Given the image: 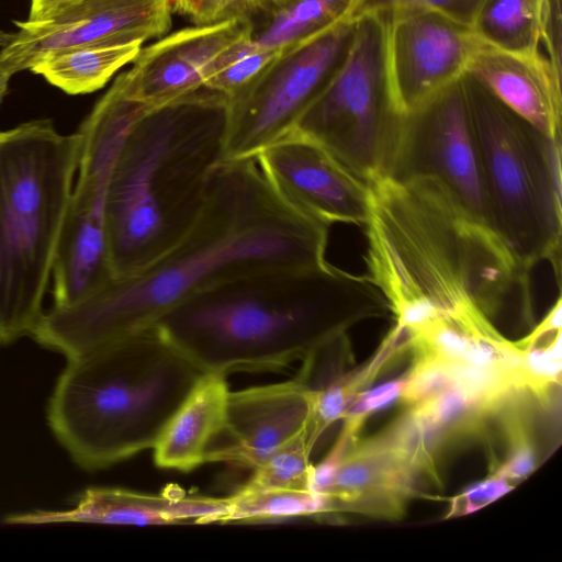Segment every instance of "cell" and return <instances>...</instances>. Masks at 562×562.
Masks as SVG:
<instances>
[{
	"instance_id": "cell-11",
	"label": "cell",
	"mask_w": 562,
	"mask_h": 562,
	"mask_svg": "<svg viewBox=\"0 0 562 562\" xmlns=\"http://www.w3.org/2000/svg\"><path fill=\"white\" fill-rule=\"evenodd\" d=\"M461 78L402 114L384 178H436L487 223L479 151Z\"/></svg>"
},
{
	"instance_id": "cell-9",
	"label": "cell",
	"mask_w": 562,
	"mask_h": 562,
	"mask_svg": "<svg viewBox=\"0 0 562 562\" xmlns=\"http://www.w3.org/2000/svg\"><path fill=\"white\" fill-rule=\"evenodd\" d=\"M145 111L146 108L127 99L113 82L77 131L78 177L52 276L56 307L74 305L113 279L106 227L110 172L124 133Z\"/></svg>"
},
{
	"instance_id": "cell-26",
	"label": "cell",
	"mask_w": 562,
	"mask_h": 562,
	"mask_svg": "<svg viewBox=\"0 0 562 562\" xmlns=\"http://www.w3.org/2000/svg\"><path fill=\"white\" fill-rule=\"evenodd\" d=\"M482 0H357L353 16L366 12L390 14L403 10H434L471 26Z\"/></svg>"
},
{
	"instance_id": "cell-29",
	"label": "cell",
	"mask_w": 562,
	"mask_h": 562,
	"mask_svg": "<svg viewBox=\"0 0 562 562\" xmlns=\"http://www.w3.org/2000/svg\"><path fill=\"white\" fill-rule=\"evenodd\" d=\"M406 381L405 379L392 380L367 390L346 412L350 416H360L390 406L403 395Z\"/></svg>"
},
{
	"instance_id": "cell-3",
	"label": "cell",
	"mask_w": 562,
	"mask_h": 562,
	"mask_svg": "<svg viewBox=\"0 0 562 562\" xmlns=\"http://www.w3.org/2000/svg\"><path fill=\"white\" fill-rule=\"evenodd\" d=\"M389 304L366 276L326 260L255 271L187 299L157 325L204 371H278Z\"/></svg>"
},
{
	"instance_id": "cell-23",
	"label": "cell",
	"mask_w": 562,
	"mask_h": 562,
	"mask_svg": "<svg viewBox=\"0 0 562 562\" xmlns=\"http://www.w3.org/2000/svg\"><path fill=\"white\" fill-rule=\"evenodd\" d=\"M225 522H252L315 516L330 509V494L294 488H249L240 486L228 496Z\"/></svg>"
},
{
	"instance_id": "cell-15",
	"label": "cell",
	"mask_w": 562,
	"mask_h": 562,
	"mask_svg": "<svg viewBox=\"0 0 562 562\" xmlns=\"http://www.w3.org/2000/svg\"><path fill=\"white\" fill-rule=\"evenodd\" d=\"M250 35L247 14L176 31L142 47L114 82L148 110L167 106L198 93L222 56Z\"/></svg>"
},
{
	"instance_id": "cell-25",
	"label": "cell",
	"mask_w": 562,
	"mask_h": 562,
	"mask_svg": "<svg viewBox=\"0 0 562 562\" xmlns=\"http://www.w3.org/2000/svg\"><path fill=\"white\" fill-rule=\"evenodd\" d=\"M312 446L307 436H302L282 447L262 461L243 485L249 488L308 490L312 465L308 456Z\"/></svg>"
},
{
	"instance_id": "cell-13",
	"label": "cell",
	"mask_w": 562,
	"mask_h": 562,
	"mask_svg": "<svg viewBox=\"0 0 562 562\" xmlns=\"http://www.w3.org/2000/svg\"><path fill=\"white\" fill-rule=\"evenodd\" d=\"M277 195L308 217L364 226L369 184L312 137L293 128L255 158Z\"/></svg>"
},
{
	"instance_id": "cell-30",
	"label": "cell",
	"mask_w": 562,
	"mask_h": 562,
	"mask_svg": "<svg viewBox=\"0 0 562 562\" xmlns=\"http://www.w3.org/2000/svg\"><path fill=\"white\" fill-rule=\"evenodd\" d=\"M561 0H547L541 45L543 44L546 56L561 75Z\"/></svg>"
},
{
	"instance_id": "cell-39",
	"label": "cell",
	"mask_w": 562,
	"mask_h": 562,
	"mask_svg": "<svg viewBox=\"0 0 562 562\" xmlns=\"http://www.w3.org/2000/svg\"><path fill=\"white\" fill-rule=\"evenodd\" d=\"M14 38V33H8L0 29V47H4Z\"/></svg>"
},
{
	"instance_id": "cell-36",
	"label": "cell",
	"mask_w": 562,
	"mask_h": 562,
	"mask_svg": "<svg viewBox=\"0 0 562 562\" xmlns=\"http://www.w3.org/2000/svg\"><path fill=\"white\" fill-rule=\"evenodd\" d=\"M80 0H31L27 20H42Z\"/></svg>"
},
{
	"instance_id": "cell-7",
	"label": "cell",
	"mask_w": 562,
	"mask_h": 562,
	"mask_svg": "<svg viewBox=\"0 0 562 562\" xmlns=\"http://www.w3.org/2000/svg\"><path fill=\"white\" fill-rule=\"evenodd\" d=\"M462 85L476 140L487 223L531 271L550 261L560 278L561 138L502 103L471 75Z\"/></svg>"
},
{
	"instance_id": "cell-35",
	"label": "cell",
	"mask_w": 562,
	"mask_h": 562,
	"mask_svg": "<svg viewBox=\"0 0 562 562\" xmlns=\"http://www.w3.org/2000/svg\"><path fill=\"white\" fill-rule=\"evenodd\" d=\"M536 468L535 454L524 446L516 449L503 464L496 475L505 480H520L529 475Z\"/></svg>"
},
{
	"instance_id": "cell-2",
	"label": "cell",
	"mask_w": 562,
	"mask_h": 562,
	"mask_svg": "<svg viewBox=\"0 0 562 562\" xmlns=\"http://www.w3.org/2000/svg\"><path fill=\"white\" fill-rule=\"evenodd\" d=\"M366 228L368 277L416 329L436 318H482L512 294H530V270L441 181L381 178Z\"/></svg>"
},
{
	"instance_id": "cell-14",
	"label": "cell",
	"mask_w": 562,
	"mask_h": 562,
	"mask_svg": "<svg viewBox=\"0 0 562 562\" xmlns=\"http://www.w3.org/2000/svg\"><path fill=\"white\" fill-rule=\"evenodd\" d=\"M385 16L389 79L404 114L462 77L479 40L470 25L434 10Z\"/></svg>"
},
{
	"instance_id": "cell-37",
	"label": "cell",
	"mask_w": 562,
	"mask_h": 562,
	"mask_svg": "<svg viewBox=\"0 0 562 562\" xmlns=\"http://www.w3.org/2000/svg\"><path fill=\"white\" fill-rule=\"evenodd\" d=\"M13 74L0 61V105L8 93L9 81Z\"/></svg>"
},
{
	"instance_id": "cell-21",
	"label": "cell",
	"mask_w": 562,
	"mask_h": 562,
	"mask_svg": "<svg viewBox=\"0 0 562 562\" xmlns=\"http://www.w3.org/2000/svg\"><path fill=\"white\" fill-rule=\"evenodd\" d=\"M143 42L71 48L47 56L30 70L68 94L101 89L123 66L132 63Z\"/></svg>"
},
{
	"instance_id": "cell-28",
	"label": "cell",
	"mask_w": 562,
	"mask_h": 562,
	"mask_svg": "<svg viewBox=\"0 0 562 562\" xmlns=\"http://www.w3.org/2000/svg\"><path fill=\"white\" fill-rule=\"evenodd\" d=\"M453 384L452 370L431 364L417 371L406 381L403 395L414 403H426Z\"/></svg>"
},
{
	"instance_id": "cell-12",
	"label": "cell",
	"mask_w": 562,
	"mask_h": 562,
	"mask_svg": "<svg viewBox=\"0 0 562 562\" xmlns=\"http://www.w3.org/2000/svg\"><path fill=\"white\" fill-rule=\"evenodd\" d=\"M171 12V0H80L42 20L14 21L19 31L0 61L14 75L71 48L144 43L169 31Z\"/></svg>"
},
{
	"instance_id": "cell-4",
	"label": "cell",
	"mask_w": 562,
	"mask_h": 562,
	"mask_svg": "<svg viewBox=\"0 0 562 562\" xmlns=\"http://www.w3.org/2000/svg\"><path fill=\"white\" fill-rule=\"evenodd\" d=\"M225 136L226 100L211 91L147 110L131 123L108 186L113 278L144 269L194 224L224 161Z\"/></svg>"
},
{
	"instance_id": "cell-1",
	"label": "cell",
	"mask_w": 562,
	"mask_h": 562,
	"mask_svg": "<svg viewBox=\"0 0 562 562\" xmlns=\"http://www.w3.org/2000/svg\"><path fill=\"white\" fill-rule=\"evenodd\" d=\"M330 225L284 203L256 160H224L190 229L144 269L44 312L32 337L69 358L155 325L187 299L265 269L325 261Z\"/></svg>"
},
{
	"instance_id": "cell-5",
	"label": "cell",
	"mask_w": 562,
	"mask_h": 562,
	"mask_svg": "<svg viewBox=\"0 0 562 562\" xmlns=\"http://www.w3.org/2000/svg\"><path fill=\"white\" fill-rule=\"evenodd\" d=\"M204 372L155 324L69 358L48 424L76 464L101 470L153 449Z\"/></svg>"
},
{
	"instance_id": "cell-17",
	"label": "cell",
	"mask_w": 562,
	"mask_h": 562,
	"mask_svg": "<svg viewBox=\"0 0 562 562\" xmlns=\"http://www.w3.org/2000/svg\"><path fill=\"white\" fill-rule=\"evenodd\" d=\"M227 497L187 494L169 487L158 494L122 487H89L66 510L12 514L7 524L88 522L106 525H175L225 522Z\"/></svg>"
},
{
	"instance_id": "cell-16",
	"label": "cell",
	"mask_w": 562,
	"mask_h": 562,
	"mask_svg": "<svg viewBox=\"0 0 562 562\" xmlns=\"http://www.w3.org/2000/svg\"><path fill=\"white\" fill-rule=\"evenodd\" d=\"M310 392L296 375L283 382L231 391L224 429L212 445L206 462L254 470L300 437L307 436L310 441Z\"/></svg>"
},
{
	"instance_id": "cell-31",
	"label": "cell",
	"mask_w": 562,
	"mask_h": 562,
	"mask_svg": "<svg viewBox=\"0 0 562 562\" xmlns=\"http://www.w3.org/2000/svg\"><path fill=\"white\" fill-rule=\"evenodd\" d=\"M529 372L538 378L555 379L561 372V338L558 335L546 347L532 346L526 356Z\"/></svg>"
},
{
	"instance_id": "cell-10",
	"label": "cell",
	"mask_w": 562,
	"mask_h": 562,
	"mask_svg": "<svg viewBox=\"0 0 562 562\" xmlns=\"http://www.w3.org/2000/svg\"><path fill=\"white\" fill-rule=\"evenodd\" d=\"M346 19L282 55L250 88L226 100L224 160L254 159L290 133L328 83L351 44Z\"/></svg>"
},
{
	"instance_id": "cell-22",
	"label": "cell",
	"mask_w": 562,
	"mask_h": 562,
	"mask_svg": "<svg viewBox=\"0 0 562 562\" xmlns=\"http://www.w3.org/2000/svg\"><path fill=\"white\" fill-rule=\"evenodd\" d=\"M547 0H482L471 29L479 41L495 48L535 55L541 50Z\"/></svg>"
},
{
	"instance_id": "cell-18",
	"label": "cell",
	"mask_w": 562,
	"mask_h": 562,
	"mask_svg": "<svg viewBox=\"0 0 562 562\" xmlns=\"http://www.w3.org/2000/svg\"><path fill=\"white\" fill-rule=\"evenodd\" d=\"M465 72L538 130L561 138V75L546 54H515L479 41Z\"/></svg>"
},
{
	"instance_id": "cell-19",
	"label": "cell",
	"mask_w": 562,
	"mask_h": 562,
	"mask_svg": "<svg viewBox=\"0 0 562 562\" xmlns=\"http://www.w3.org/2000/svg\"><path fill=\"white\" fill-rule=\"evenodd\" d=\"M226 376L205 371L198 379L153 447L158 468L189 472L206 463L226 422L231 393Z\"/></svg>"
},
{
	"instance_id": "cell-6",
	"label": "cell",
	"mask_w": 562,
	"mask_h": 562,
	"mask_svg": "<svg viewBox=\"0 0 562 562\" xmlns=\"http://www.w3.org/2000/svg\"><path fill=\"white\" fill-rule=\"evenodd\" d=\"M78 133L47 119L0 131V346L42 318L77 172Z\"/></svg>"
},
{
	"instance_id": "cell-38",
	"label": "cell",
	"mask_w": 562,
	"mask_h": 562,
	"mask_svg": "<svg viewBox=\"0 0 562 562\" xmlns=\"http://www.w3.org/2000/svg\"><path fill=\"white\" fill-rule=\"evenodd\" d=\"M257 8H265L281 4L288 0H254Z\"/></svg>"
},
{
	"instance_id": "cell-20",
	"label": "cell",
	"mask_w": 562,
	"mask_h": 562,
	"mask_svg": "<svg viewBox=\"0 0 562 562\" xmlns=\"http://www.w3.org/2000/svg\"><path fill=\"white\" fill-rule=\"evenodd\" d=\"M357 0H288L257 8L267 12L259 29L251 27L257 46L284 55L337 23L355 18Z\"/></svg>"
},
{
	"instance_id": "cell-24",
	"label": "cell",
	"mask_w": 562,
	"mask_h": 562,
	"mask_svg": "<svg viewBox=\"0 0 562 562\" xmlns=\"http://www.w3.org/2000/svg\"><path fill=\"white\" fill-rule=\"evenodd\" d=\"M281 56L254 44L250 35L222 56L203 88L225 100L233 99L250 88Z\"/></svg>"
},
{
	"instance_id": "cell-8",
	"label": "cell",
	"mask_w": 562,
	"mask_h": 562,
	"mask_svg": "<svg viewBox=\"0 0 562 562\" xmlns=\"http://www.w3.org/2000/svg\"><path fill=\"white\" fill-rule=\"evenodd\" d=\"M355 18L345 58L294 128L369 184L385 177L402 113L389 79L386 16Z\"/></svg>"
},
{
	"instance_id": "cell-32",
	"label": "cell",
	"mask_w": 562,
	"mask_h": 562,
	"mask_svg": "<svg viewBox=\"0 0 562 562\" xmlns=\"http://www.w3.org/2000/svg\"><path fill=\"white\" fill-rule=\"evenodd\" d=\"M512 488L513 486L508 484V481L498 475L474 483L462 494L464 499L463 513L475 512L498 499Z\"/></svg>"
},
{
	"instance_id": "cell-33",
	"label": "cell",
	"mask_w": 562,
	"mask_h": 562,
	"mask_svg": "<svg viewBox=\"0 0 562 562\" xmlns=\"http://www.w3.org/2000/svg\"><path fill=\"white\" fill-rule=\"evenodd\" d=\"M372 479L369 465L356 461H341L330 495L356 492L366 487Z\"/></svg>"
},
{
	"instance_id": "cell-27",
	"label": "cell",
	"mask_w": 562,
	"mask_h": 562,
	"mask_svg": "<svg viewBox=\"0 0 562 562\" xmlns=\"http://www.w3.org/2000/svg\"><path fill=\"white\" fill-rule=\"evenodd\" d=\"M171 4L195 25L213 24L256 9L254 0H171Z\"/></svg>"
},
{
	"instance_id": "cell-34",
	"label": "cell",
	"mask_w": 562,
	"mask_h": 562,
	"mask_svg": "<svg viewBox=\"0 0 562 562\" xmlns=\"http://www.w3.org/2000/svg\"><path fill=\"white\" fill-rule=\"evenodd\" d=\"M344 443H339L319 464L313 467L308 479V490L329 494L342 461Z\"/></svg>"
}]
</instances>
